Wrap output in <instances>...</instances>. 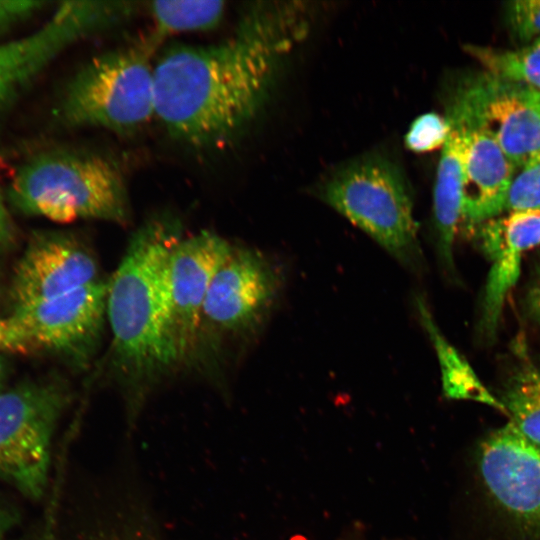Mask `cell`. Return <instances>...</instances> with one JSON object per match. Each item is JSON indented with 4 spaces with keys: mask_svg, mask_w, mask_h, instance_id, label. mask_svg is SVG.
Here are the masks:
<instances>
[{
    "mask_svg": "<svg viewBox=\"0 0 540 540\" xmlns=\"http://www.w3.org/2000/svg\"><path fill=\"white\" fill-rule=\"evenodd\" d=\"M524 308L530 319L540 327V265L534 272L526 290Z\"/></svg>",
    "mask_w": 540,
    "mask_h": 540,
    "instance_id": "obj_26",
    "label": "cell"
},
{
    "mask_svg": "<svg viewBox=\"0 0 540 540\" xmlns=\"http://www.w3.org/2000/svg\"><path fill=\"white\" fill-rule=\"evenodd\" d=\"M17 521V512L0 496V540L7 539Z\"/></svg>",
    "mask_w": 540,
    "mask_h": 540,
    "instance_id": "obj_27",
    "label": "cell"
},
{
    "mask_svg": "<svg viewBox=\"0 0 540 540\" xmlns=\"http://www.w3.org/2000/svg\"><path fill=\"white\" fill-rule=\"evenodd\" d=\"M8 196L22 213L60 223L93 219L125 225L130 219L120 167L96 152L53 149L36 154L17 169Z\"/></svg>",
    "mask_w": 540,
    "mask_h": 540,
    "instance_id": "obj_3",
    "label": "cell"
},
{
    "mask_svg": "<svg viewBox=\"0 0 540 540\" xmlns=\"http://www.w3.org/2000/svg\"><path fill=\"white\" fill-rule=\"evenodd\" d=\"M479 469L487 490L505 510L540 523V444L508 422L481 443Z\"/></svg>",
    "mask_w": 540,
    "mask_h": 540,
    "instance_id": "obj_13",
    "label": "cell"
},
{
    "mask_svg": "<svg viewBox=\"0 0 540 540\" xmlns=\"http://www.w3.org/2000/svg\"><path fill=\"white\" fill-rule=\"evenodd\" d=\"M449 132L446 117L435 112L418 116L405 135V144L413 152H430L442 147Z\"/></svg>",
    "mask_w": 540,
    "mask_h": 540,
    "instance_id": "obj_22",
    "label": "cell"
},
{
    "mask_svg": "<svg viewBox=\"0 0 540 540\" xmlns=\"http://www.w3.org/2000/svg\"><path fill=\"white\" fill-rule=\"evenodd\" d=\"M499 402L509 422L540 444V364L519 366L504 382Z\"/></svg>",
    "mask_w": 540,
    "mask_h": 540,
    "instance_id": "obj_18",
    "label": "cell"
},
{
    "mask_svg": "<svg viewBox=\"0 0 540 540\" xmlns=\"http://www.w3.org/2000/svg\"><path fill=\"white\" fill-rule=\"evenodd\" d=\"M67 402L65 386L52 379L0 391V480L27 498L44 494L52 438Z\"/></svg>",
    "mask_w": 540,
    "mask_h": 540,
    "instance_id": "obj_6",
    "label": "cell"
},
{
    "mask_svg": "<svg viewBox=\"0 0 540 540\" xmlns=\"http://www.w3.org/2000/svg\"><path fill=\"white\" fill-rule=\"evenodd\" d=\"M135 9L124 1L63 2L40 29L0 45V102L71 44L128 19Z\"/></svg>",
    "mask_w": 540,
    "mask_h": 540,
    "instance_id": "obj_11",
    "label": "cell"
},
{
    "mask_svg": "<svg viewBox=\"0 0 540 540\" xmlns=\"http://www.w3.org/2000/svg\"><path fill=\"white\" fill-rule=\"evenodd\" d=\"M415 306L419 320L437 352L444 394L452 399L479 400L504 411L499 400L485 389L469 364L443 337L421 295L415 296Z\"/></svg>",
    "mask_w": 540,
    "mask_h": 540,
    "instance_id": "obj_17",
    "label": "cell"
},
{
    "mask_svg": "<svg viewBox=\"0 0 540 540\" xmlns=\"http://www.w3.org/2000/svg\"><path fill=\"white\" fill-rule=\"evenodd\" d=\"M285 42L270 19L255 13L226 40L171 45L154 64L155 116L183 144L226 145L260 111Z\"/></svg>",
    "mask_w": 540,
    "mask_h": 540,
    "instance_id": "obj_1",
    "label": "cell"
},
{
    "mask_svg": "<svg viewBox=\"0 0 540 540\" xmlns=\"http://www.w3.org/2000/svg\"><path fill=\"white\" fill-rule=\"evenodd\" d=\"M12 235V222L4 203L0 187V246L10 240Z\"/></svg>",
    "mask_w": 540,
    "mask_h": 540,
    "instance_id": "obj_28",
    "label": "cell"
},
{
    "mask_svg": "<svg viewBox=\"0 0 540 540\" xmlns=\"http://www.w3.org/2000/svg\"><path fill=\"white\" fill-rule=\"evenodd\" d=\"M467 50L484 71L540 91V40L516 49L468 46Z\"/></svg>",
    "mask_w": 540,
    "mask_h": 540,
    "instance_id": "obj_20",
    "label": "cell"
},
{
    "mask_svg": "<svg viewBox=\"0 0 540 540\" xmlns=\"http://www.w3.org/2000/svg\"><path fill=\"white\" fill-rule=\"evenodd\" d=\"M320 198L369 235L404 268L421 273L424 257L417 236L410 188L401 169L368 156L337 170Z\"/></svg>",
    "mask_w": 540,
    "mask_h": 540,
    "instance_id": "obj_5",
    "label": "cell"
},
{
    "mask_svg": "<svg viewBox=\"0 0 540 540\" xmlns=\"http://www.w3.org/2000/svg\"><path fill=\"white\" fill-rule=\"evenodd\" d=\"M180 226L171 216L142 224L108 280L111 363L131 388L146 387L174 369L167 335L168 264L182 237Z\"/></svg>",
    "mask_w": 540,
    "mask_h": 540,
    "instance_id": "obj_2",
    "label": "cell"
},
{
    "mask_svg": "<svg viewBox=\"0 0 540 540\" xmlns=\"http://www.w3.org/2000/svg\"><path fill=\"white\" fill-rule=\"evenodd\" d=\"M477 239L491 267L487 277L479 329L493 338L505 298L520 274L523 254L540 245V208L506 212L478 225Z\"/></svg>",
    "mask_w": 540,
    "mask_h": 540,
    "instance_id": "obj_14",
    "label": "cell"
},
{
    "mask_svg": "<svg viewBox=\"0 0 540 540\" xmlns=\"http://www.w3.org/2000/svg\"><path fill=\"white\" fill-rule=\"evenodd\" d=\"M0 351L27 353L33 351L20 329L9 319H0Z\"/></svg>",
    "mask_w": 540,
    "mask_h": 540,
    "instance_id": "obj_24",
    "label": "cell"
},
{
    "mask_svg": "<svg viewBox=\"0 0 540 540\" xmlns=\"http://www.w3.org/2000/svg\"><path fill=\"white\" fill-rule=\"evenodd\" d=\"M512 33L525 45L540 40V0H514L506 5Z\"/></svg>",
    "mask_w": 540,
    "mask_h": 540,
    "instance_id": "obj_23",
    "label": "cell"
},
{
    "mask_svg": "<svg viewBox=\"0 0 540 540\" xmlns=\"http://www.w3.org/2000/svg\"><path fill=\"white\" fill-rule=\"evenodd\" d=\"M101 280L92 250L75 234L36 233L17 262L10 296L14 307L51 299Z\"/></svg>",
    "mask_w": 540,
    "mask_h": 540,
    "instance_id": "obj_12",
    "label": "cell"
},
{
    "mask_svg": "<svg viewBox=\"0 0 540 540\" xmlns=\"http://www.w3.org/2000/svg\"><path fill=\"white\" fill-rule=\"evenodd\" d=\"M230 244L220 235L201 231L181 237L168 264L167 335L174 368L201 359V318L206 295L216 269Z\"/></svg>",
    "mask_w": 540,
    "mask_h": 540,
    "instance_id": "obj_9",
    "label": "cell"
},
{
    "mask_svg": "<svg viewBox=\"0 0 540 540\" xmlns=\"http://www.w3.org/2000/svg\"><path fill=\"white\" fill-rule=\"evenodd\" d=\"M450 105L517 169L540 155V91L483 71L460 84Z\"/></svg>",
    "mask_w": 540,
    "mask_h": 540,
    "instance_id": "obj_8",
    "label": "cell"
},
{
    "mask_svg": "<svg viewBox=\"0 0 540 540\" xmlns=\"http://www.w3.org/2000/svg\"><path fill=\"white\" fill-rule=\"evenodd\" d=\"M538 208H540V155L516 170L504 212Z\"/></svg>",
    "mask_w": 540,
    "mask_h": 540,
    "instance_id": "obj_21",
    "label": "cell"
},
{
    "mask_svg": "<svg viewBox=\"0 0 540 540\" xmlns=\"http://www.w3.org/2000/svg\"><path fill=\"white\" fill-rule=\"evenodd\" d=\"M44 2L30 0H0V28H4L38 10Z\"/></svg>",
    "mask_w": 540,
    "mask_h": 540,
    "instance_id": "obj_25",
    "label": "cell"
},
{
    "mask_svg": "<svg viewBox=\"0 0 540 540\" xmlns=\"http://www.w3.org/2000/svg\"><path fill=\"white\" fill-rule=\"evenodd\" d=\"M516 170L492 138L467 125L462 198V220L466 225L478 226L504 212Z\"/></svg>",
    "mask_w": 540,
    "mask_h": 540,
    "instance_id": "obj_15",
    "label": "cell"
},
{
    "mask_svg": "<svg viewBox=\"0 0 540 540\" xmlns=\"http://www.w3.org/2000/svg\"><path fill=\"white\" fill-rule=\"evenodd\" d=\"M159 39L106 51L88 60L70 79L59 105L72 127L132 134L155 116L152 51Z\"/></svg>",
    "mask_w": 540,
    "mask_h": 540,
    "instance_id": "obj_4",
    "label": "cell"
},
{
    "mask_svg": "<svg viewBox=\"0 0 540 540\" xmlns=\"http://www.w3.org/2000/svg\"><path fill=\"white\" fill-rule=\"evenodd\" d=\"M108 280H99L66 294L15 306L9 319L33 351L44 350L74 364L94 356L104 330Z\"/></svg>",
    "mask_w": 540,
    "mask_h": 540,
    "instance_id": "obj_10",
    "label": "cell"
},
{
    "mask_svg": "<svg viewBox=\"0 0 540 540\" xmlns=\"http://www.w3.org/2000/svg\"><path fill=\"white\" fill-rule=\"evenodd\" d=\"M281 276L255 249L231 245L211 280L201 318V356L225 339L255 333L276 304Z\"/></svg>",
    "mask_w": 540,
    "mask_h": 540,
    "instance_id": "obj_7",
    "label": "cell"
},
{
    "mask_svg": "<svg viewBox=\"0 0 540 540\" xmlns=\"http://www.w3.org/2000/svg\"><path fill=\"white\" fill-rule=\"evenodd\" d=\"M156 37L172 33L201 32L215 28L225 12L223 1L165 0L149 4Z\"/></svg>",
    "mask_w": 540,
    "mask_h": 540,
    "instance_id": "obj_19",
    "label": "cell"
},
{
    "mask_svg": "<svg viewBox=\"0 0 540 540\" xmlns=\"http://www.w3.org/2000/svg\"><path fill=\"white\" fill-rule=\"evenodd\" d=\"M5 377H6V363H5V358L3 356V352L0 351V391L2 390Z\"/></svg>",
    "mask_w": 540,
    "mask_h": 540,
    "instance_id": "obj_29",
    "label": "cell"
},
{
    "mask_svg": "<svg viewBox=\"0 0 540 540\" xmlns=\"http://www.w3.org/2000/svg\"><path fill=\"white\" fill-rule=\"evenodd\" d=\"M449 132L442 146L433 195L436 249L441 266L455 273L453 244L462 220L463 165L467 125L449 105L445 116Z\"/></svg>",
    "mask_w": 540,
    "mask_h": 540,
    "instance_id": "obj_16",
    "label": "cell"
},
{
    "mask_svg": "<svg viewBox=\"0 0 540 540\" xmlns=\"http://www.w3.org/2000/svg\"><path fill=\"white\" fill-rule=\"evenodd\" d=\"M23 540H49V539L46 536L45 537L43 536V537H40V538L37 537V538H32V539L26 538V539H23Z\"/></svg>",
    "mask_w": 540,
    "mask_h": 540,
    "instance_id": "obj_30",
    "label": "cell"
}]
</instances>
